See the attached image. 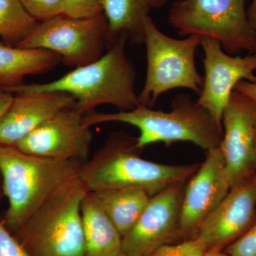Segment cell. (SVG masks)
<instances>
[{
	"mask_svg": "<svg viewBox=\"0 0 256 256\" xmlns=\"http://www.w3.org/2000/svg\"><path fill=\"white\" fill-rule=\"evenodd\" d=\"M142 150L137 138L124 131L112 132L82 164L78 178L90 192L137 188L152 197L174 184L186 182L201 165L154 162L140 156Z\"/></svg>",
	"mask_w": 256,
	"mask_h": 256,
	"instance_id": "1",
	"label": "cell"
},
{
	"mask_svg": "<svg viewBox=\"0 0 256 256\" xmlns=\"http://www.w3.org/2000/svg\"><path fill=\"white\" fill-rule=\"evenodd\" d=\"M128 42V35H121L99 60L77 67L54 82L24 84L2 90L14 94L66 92L75 98L76 106L85 114L105 104L120 111L133 110L140 102L134 89L137 73L126 54Z\"/></svg>",
	"mask_w": 256,
	"mask_h": 256,
	"instance_id": "2",
	"label": "cell"
},
{
	"mask_svg": "<svg viewBox=\"0 0 256 256\" xmlns=\"http://www.w3.org/2000/svg\"><path fill=\"white\" fill-rule=\"evenodd\" d=\"M84 162L26 154L14 146H0L3 195L9 206L2 218L14 234L66 183L78 176Z\"/></svg>",
	"mask_w": 256,
	"mask_h": 256,
	"instance_id": "3",
	"label": "cell"
},
{
	"mask_svg": "<svg viewBox=\"0 0 256 256\" xmlns=\"http://www.w3.org/2000/svg\"><path fill=\"white\" fill-rule=\"evenodd\" d=\"M86 124H94L117 122L138 128V146L141 149L154 143L166 146L178 142H192L208 151L220 148L223 132L208 111L188 94L180 92L172 101V110L163 112L139 105L133 110L114 114L97 112L85 116Z\"/></svg>",
	"mask_w": 256,
	"mask_h": 256,
	"instance_id": "4",
	"label": "cell"
},
{
	"mask_svg": "<svg viewBox=\"0 0 256 256\" xmlns=\"http://www.w3.org/2000/svg\"><path fill=\"white\" fill-rule=\"evenodd\" d=\"M77 178L66 183L14 236L31 256H84L80 205L88 192Z\"/></svg>",
	"mask_w": 256,
	"mask_h": 256,
	"instance_id": "5",
	"label": "cell"
},
{
	"mask_svg": "<svg viewBox=\"0 0 256 256\" xmlns=\"http://www.w3.org/2000/svg\"><path fill=\"white\" fill-rule=\"evenodd\" d=\"M246 0H178L168 14L180 36L198 35L220 42L226 53L256 54V30L249 23Z\"/></svg>",
	"mask_w": 256,
	"mask_h": 256,
	"instance_id": "6",
	"label": "cell"
},
{
	"mask_svg": "<svg viewBox=\"0 0 256 256\" xmlns=\"http://www.w3.org/2000/svg\"><path fill=\"white\" fill-rule=\"evenodd\" d=\"M202 37L191 35L176 40L162 33L151 18L146 26V82L138 95L140 105L152 108L162 94L188 88L200 95L204 77L197 70L195 54Z\"/></svg>",
	"mask_w": 256,
	"mask_h": 256,
	"instance_id": "7",
	"label": "cell"
},
{
	"mask_svg": "<svg viewBox=\"0 0 256 256\" xmlns=\"http://www.w3.org/2000/svg\"><path fill=\"white\" fill-rule=\"evenodd\" d=\"M108 24L104 14L88 18L60 14L38 22L16 47L54 52L67 66H84L100 58L108 48Z\"/></svg>",
	"mask_w": 256,
	"mask_h": 256,
	"instance_id": "8",
	"label": "cell"
},
{
	"mask_svg": "<svg viewBox=\"0 0 256 256\" xmlns=\"http://www.w3.org/2000/svg\"><path fill=\"white\" fill-rule=\"evenodd\" d=\"M86 114L76 104L64 108L14 146L32 156L85 162L92 141V130L86 124Z\"/></svg>",
	"mask_w": 256,
	"mask_h": 256,
	"instance_id": "9",
	"label": "cell"
},
{
	"mask_svg": "<svg viewBox=\"0 0 256 256\" xmlns=\"http://www.w3.org/2000/svg\"><path fill=\"white\" fill-rule=\"evenodd\" d=\"M220 150L230 188L256 174V102L234 90L222 119Z\"/></svg>",
	"mask_w": 256,
	"mask_h": 256,
	"instance_id": "10",
	"label": "cell"
},
{
	"mask_svg": "<svg viewBox=\"0 0 256 256\" xmlns=\"http://www.w3.org/2000/svg\"><path fill=\"white\" fill-rule=\"evenodd\" d=\"M204 54L203 87L197 104L208 111L220 130L223 132L222 119L226 106L236 86L240 80L256 84V54L234 57L226 53L220 42L202 37Z\"/></svg>",
	"mask_w": 256,
	"mask_h": 256,
	"instance_id": "11",
	"label": "cell"
},
{
	"mask_svg": "<svg viewBox=\"0 0 256 256\" xmlns=\"http://www.w3.org/2000/svg\"><path fill=\"white\" fill-rule=\"evenodd\" d=\"M230 190L220 148L206 151V159L185 186L176 242L196 238L202 224Z\"/></svg>",
	"mask_w": 256,
	"mask_h": 256,
	"instance_id": "12",
	"label": "cell"
},
{
	"mask_svg": "<svg viewBox=\"0 0 256 256\" xmlns=\"http://www.w3.org/2000/svg\"><path fill=\"white\" fill-rule=\"evenodd\" d=\"M186 182L174 184L151 197L137 223L122 236V254L148 256L162 246L176 244Z\"/></svg>",
	"mask_w": 256,
	"mask_h": 256,
	"instance_id": "13",
	"label": "cell"
},
{
	"mask_svg": "<svg viewBox=\"0 0 256 256\" xmlns=\"http://www.w3.org/2000/svg\"><path fill=\"white\" fill-rule=\"evenodd\" d=\"M256 218V174L230 188L198 229L196 238L207 250L223 252Z\"/></svg>",
	"mask_w": 256,
	"mask_h": 256,
	"instance_id": "14",
	"label": "cell"
},
{
	"mask_svg": "<svg viewBox=\"0 0 256 256\" xmlns=\"http://www.w3.org/2000/svg\"><path fill=\"white\" fill-rule=\"evenodd\" d=\"M76 104L75 98L66 92L14 94L0 120V146H14L57 112Z\"/></svg>",
	"mask_w": 256,
	"mask_h": 256,
	"instance_id": "15",
	"label": "cell"
},
{
	"mask_svg": "<svg viewBox=\"0 0 256 256\" xmlns=\"http://www.w3.org/2000/svg\"><path fill=\"white\" fill-rule=\"evenodd\" d=\"M62 63L60 55L43 48H23L0 41V88L22 85L28 76L46 74Z\"/></svg>",
	"mask_w": 256,
	"mask_h": 256,
	"instance_id": "16",
	"label": "cell"
},
{
	"mask_svg": "<svg viewBox=\"0 0 256 256\" xmlns=\"http://www.w3.org/2000/svg\"><path fill=\"white\" fill-rule=\"evenodd\" d=\"M80 212L85 239L84 256H118L122 252V236L94 192H88L84 197Z\"/></svg>",
	"mask_w": 256,
	"mask_h": 256,
	"instance_id": "17",
	"label": "cell"
},
{
	"mask_svg": "<svg viewBox=\"0 0 256 256\" xmlns=\"http://www.w3.org/2000/svg\"><path fill=\"white\" fill-rule=\"evenodd\" d=\"M151 9L148 0H104L102 11L108 24L109 44L122 34L128 35L130 44H144L146 22L150 18Z\"/></svg>",
	"mask_w": 256,
	"mask_h": 256,
	"instance_id": "18",
	"label": "cell"
},
{
	"mask_svg": "<svg viewBox=\"0 0 256 256\" xmlns=\"http://www.w3.org/2000/svg\"><path fill=\"white\" fill-rule=\"evenodd\" d=\"M94 193L122 237L137 223L151 198L144 190L137 188L102 190Z\"/></svg>",
	"mask_w": 256,
	"mask_h": 256,
	"instance_id": "19",
	"label": "cell"
},
{
	"mask_svg": "<svg viewBox=\"0 0 256 256\" xmlns=\"http://www.w3.org/2000/svg\"><path fill=\"white\" fill-rule=\"evenodd\" d=\"M38 24L20 0H0V38L5 44L18 46Z\"/></svg>",
	"mask_w": 256,
	"mask_h": 256,
	"instance_id": "20",
	"label": "cell"
},
{
	"mask_svg": "<svg viewBox=\"0 0 256 256\" xmlns=\"http://www.w3.org/2000/svg\"><path fill=\"white\" fill-rule=\"evenodd\" d=\"M24 8L38 22L63 14L64 0H20Z\"/></svg>",
	"mask_w": 256,
	"mask_h": 256,
	"instance_id": "21",
	"label": "cell"
},
{
	"mask_svg": "<svg viewBox=\"0 0 256 256\" xmlns=\"http://www.w3.org/2000/svg\"><path fill=\"white\" fill-rule=\"evenodd\" d=\"M104 0H64V15L73 18H88L104 14Z\"/></svg>",
	"mask_w": 256,
	"mask_h": 256,
	"instance_id": "22",
	"label": "cell"
},
{
	"mask_svg": "<svg viewBox=\"0 0 256 256\" xmlns=\"http://www.w3.org/2000/svg\"><path fill=\"white\" fill-rule=\"evenodd\" d=\"M204 247L196 238L166 244L148 256H203Z\"/></svg>",
	"mask_w": 256,
	"mask_h": 256,
	"instance_id": "23",
	"label": "cell"
},
{
	"mask_svg": "<svg viewBox=\"0 0 256 256\" xmlns=\"http://www.w3.org/2000/svg\"><path fill=\"white\" fill-rule=\"evenodd\" d=\"M223 252L230 256H256V218L245 233Z\"/></svg>",
	"mask_w": 256,
	"mask_h": 256,
	"instance_id": "24",
	"label": "cell"
},
{
	"mask_svg": "<svg viewBox=\"0 0 256 256\" xmlns=\"http://www.w3.org/2000/svg\"><path fill=\"white\" fill-rule=\"evenodd\" d=\"M0 256H31L16 240L14 236L5 227L1 218H0Z\"/></svg>",
	"mask_w": 256,
	"mask_h": 256,
	"instance_id": "25",
	"label": "cell"
},
{
	"mask_svg": "<svg viewBox=\"0 0 256 256\" xmlns=\"http://www.w3.org/2000/svg\"><path fill=\"white\" fill-rule=\"evenodd\" d=\"M234 90L248 96L256 102V84L247 80H240L236 86Z\"/></svg>",
	"mask_w": 256,
	"mask_h": 256,
	"instance_id": "26",
	"label": "cell"
},
{
	"mask_svg": "<svg viewBox=\"0 0 256 256\" xmlns=\"http://www.w3.org/2000/svg\"><path fill=\"white\" fill-rule=\"evenodd\" d=\"M14 94L0 88V120L2 118L3 116L10 108L14 99Z\"/></svg>",
	"mask_w": 256,
	"mask_h": 256,
	"instance_id": "27",
	"label": "cell"
},
{
	"mask_svg": "<svg viewBox=\"0 0 256 256\" xmlns=\"http://www.w3.org/2000/svg\"><path fill=\"white\" fill-rule=\"evenodd\" d=\"M248 18L252 28L256 30V0H252L247 11Z\"/></svg>",
	"mask_w": 256,
	"mask_h": 256,
	"instance_id": "28",
	"label": "cell"
},
{
	"mask_svg": "<svg viewBox=\"0 0 256 256\" xmlns=\"http://www.w3.org/2000/svg\"><path fill=\"white\" fill-rule=\"evenodd\" d=\"M152 8L158 9L166 4L168 0H148Z\"/></svg>",
	"mask_w": 256,
	"mask_h": 256,
	"instance_id": "29",
	"label": "cell"
},
{
	"mask_svg": "<svg viewBox=\"0 0 256 256\" xmlns=\"http://www.w3.org/2000/svg\"><path fill=\"white\" fill-rule=\"evenodd\" d=\"M203 256H230L226 254L224 252H220V250H207L205 252Z\"/></svg>",
	"mask_w": 256,
	"mask_h": 256,
	"instance_id": "30",
	"label": "cell"
},
{
	"mask_svg": "<svg viewBox=\"0 0 256 256\" xmlns=\"http://www.w3.org/2000/svg\"><path fill=\"white\" fill-rule=\"evenodd\" d=\"M3 196V192H2V180L1 173H0V200H2Z\"/></svg>",
	"mask_w": 256,
	"mask_h": 256,
	"instance_id": "31",
	"label": "cell"
},
{
	"mask_svg": "<svg viewBox=\"0 0 256 256\" xmlns=\"http://www.w3.org/2000/svg\"><path fill=\"white\" fill-rule=\"evenodd\" d=\"M118 256H128L124 255V254H122V252H121V254H120V255Z\"/></svg>",
	"mask_w": 256,
	"mask_h": 256,
	"instance_id": "32",
	"label": "cell"
},
{
	"mask_svg": "<svg viewBox=\"0 0 256 256\" xmlns=\"http://www.w3.org/2000/svg\"></svg>",
	"mask_w": 256,
	"mask_h": 256,
	"instance_id": "33",
	"label": "cell"
}]
</instances>
